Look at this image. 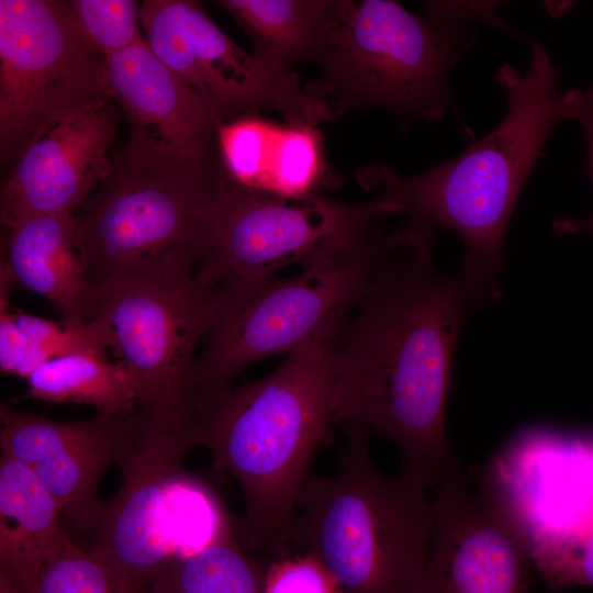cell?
Masks as SVG:
<instances>
[{"label":"cell","mask_w":593,"mask_h":593,"mask_svg":"<svg viewBox=\"0 0 593 593\" xmlns=\"http://www.w3.org/2000/svg\"><path fill=\"white\" fill-rule=\"evenodd\" d=\"M434 233L402 223L333 345L334 422L392 440L433 491L462 473L446 429L454 351L480 303L433 260Z\"/></svg>","instance_id":"cell-1"},{"label":"cell","mask_w":593,"mask_h":593,"mask_svg":"<svg viewBox=\"0 0 593 593\" xmlns=\"http://www.w3.org/2000/svg\"><path fill=\"white\" fill-rule=\"evenodd\" d=\"M560 75L547 48L535 42L525 74L508 64L499 68L495 80L506 94V113L483 138L418 174L401 175L382 163L356 172L359 184L387 197L405 224L433 233L450 230L461 238L457 272L480 304L501 295L513 212L549 135L566 120Z\"/></svg>","instance_id":"cell-2"},{"label":"cell","mask_w":593,"mask_h":593,"mask_svg":"<svg viewBox=\"0 0 593 593\" xmlns=\"http://www.w3.org/2000/svg\"><path fill=\"white\" fill-rule=\"evenodd\" d=\"M335 339L310 342L266 377L227 385L197 403V444L243 492L245 508L234 528L248 552L272 560L292 551L299 499L334 423Z\"/></svg>","instance_id":"cell-3"},{"label":"cell","mask_w":593,"mask_h":593,"mask_svg":"<svg viewBox=\"0 0 593 593\" xmlns=\"http://www.w3.org/2000/svg\"><path fill=\"white\" fill-rule=\"evenodd\" d=\"M423 14L394 0H345L320 74L305 91L335 118L380 108L403 128L454 111L450 75L477 41V25L507 30L493 2L428 1Z\"/></svg>","instance_id":"cell-4"},{"label":"cell","mask_w":593,"mask_h":593,"mask_svg":"<svg viewBox=\"0 0 593 593\" xmlns=\"http://www.w3.org/2000/svg\"><path fill=\"white\" fill-rule=\"evenodd\" d=\"M429 490L411 469L382 473L366 429L348 425L337 471L302 490L291 548L316 556L342 593H414L433 533Z\"/></svg>","instance_id":"cell-5"},{"label":"cell","mask_w":593,"mask_h":593,"mask_svg":"<svg viewBox=\"0 0 593 593\" xmlns=\"http://www.w3.org/2000/svg\"><path fill=\"white\" fill-rule=\"evenodd\" d=\"M387 219L369 220L293 276L219 286L221 311L193 366V399L230 385L257 360L335 339L390 243Z\"/></svg>","instance_id":"cell-6"},{"label":"cell","mask_w":593,"mask_h":593,"mask_svg":"<svg viewBox=\"0 0 593 593\" xmlns=\"http://www.w3.org/2000/svg\"><path fill=\"white\" fill-rule=\"evenodd\" d=\"M142 416L132 449L120 465L122 484L104 503L89 548L134 593H144L171 564L235 535L217 492L183 465L198 445L194 411Z\"/></svg>","instance_id":"cell-7"},{"label":"cell","mask_w":593,"mask_h":593,"mask_svg":"<svg viewBox=\"0 0 593 593\" xmlns=\"http://www.w3.org/2000/svg\"><path fill=\"white\" fill-rule=\"evenodd\" d=\"M224 186L136 170L114 156L109 177L72 215L89 278L194 277Z\"/></svg>","instance_id":"cell-8"},{"label":"cell","mask_w":593,"mask_h":593,"mask_svg":"<svg viewBox=\"0 0 593 593\" xmlns=\"http://www.w3.org/2000/svg\"><path fill=\"white\" fill-rule=\"evenodd\" d=\"M107 59L68 1L0 0V154L14 159L64 120L105 100Z\"/></svg>","instance_id":"cell-9"},{"label":"cell","mask_w":593,"mask_h":593,"mask_svg":"<svg viewBox=\"0 0 593 593\" xmlns=\"http://www.w3.org/2000/svg\"><path fill=\"white\" fill-rule=\"evenodd\" d=\"M94 283L96 316L111 328L112 349L132 379L142 415L192 409L197 348L221 311L220 287L197 275L181 280L118 276Z\"/></svg>","instance_id":"cell-10"},{"label":"cell","mask_w":593,"mask_h":593,"mask_svg":"<svg viewBox=\"0 0 593 593\" xmlns=\"http://www.w3.org/2000/svg\"><path fill=\"white\" fill-rule=\"evenodd\" d=\"M141 22L157 59L226 121L260 111H276L296 126L317 127L336 119L323 101L305 91L292 68L245 52L195 1H143Z\"/></svg>","instance_id":"cell-11"},{"label":"cell","mask_w":593,"mask_h":593,"mask_svg":"<svg viewBox=\"0 0 593 593\" xmlns=\"http://www.w3.org/2000/svg\"><path fill=\"white\" fill-rule=\"evenodd\" d=\"M384 212L378 195L359 203L338 202L322 193L287 199L227 182L212 205L197 276L216 287L277 275L292 265L301 268Z\"/></svg>","instance_id":"cell-12"},{"label":"cell","mask_w":593,"mask_h":593,"mask_svg":"<svg viewBox=\"0 0 593 593\" xmlns=\"http://www.w3.org/2000/svg\"><path fill=\"white\" fill-rule=\"evenodd\" d=\"M108 94L124 113L130 168L212 186L227 182L219 152L220 110L169 70L146 41L107 59Z\"/></svg>","instance_id":"cell-13"},{"label":"cell","mask_w":593,"mask_h":593,"mask_svg":"<svg viewBox=\"0 0 593 593\" xmlns=\"http://www.w3.org/2000/svg\"><path fill=\"white\" fill-rule=\"evenodd\" d=\"M482 474L528 541L540 569L571 548L593 519V439L525 434Z\"/></svg>","instance_id":"cell-14"},{"label":"cell","mask_w":593,"mask_h":593,"mask_svg":"<svg viewBox=\"0 0 593 593\" xmlns=\"http://www.w3.org/2000/svg\"><path fill=\"white\" fill-rule=\"evenodd\" d=\"M433 494V533L414 593H529L528 541L482 475L462 472Z\"/></svg>","instance_id":"cell-15"},{"label":"cell","mask_w":593,"mask_h":593,"mask_svg":"<svg viewBox=\"0 0 593 593\" xmlns=\"http://www.w3.org/2000/svg\"><path fill=\"white\" fill-rule=\"evenodd\" d=\"M142 421L138 409L61 422L1 404V452L32 470L57 502L68 532L92 534L104 508L100 479L124 461Z\"/></svg>","instance_id":"cell-16"},{"label":"cell","mask_w":593,"mask_h":593,"mask_svg":"<svg viewBox=\"0 0 593 593\" xmlns=\"http://www.w3.org/2000/svg\"><path fill=\"white\" fill-rule=\"evenodd\" d=\"M118 111L110 98L64 120L32 144L1 188L4 227L32 216L74 215L109 177Z\"/></svg>","instance_id":"cell-17"},{"label":"cell","mask_w":593,"mask_h":593,"mask_svg":"<svg viewBox=\"0 0 593 593\" xmlns=\"http://www.w3.org/2000/svg\"><path fill=\"white\" fill-rule=\"evenodd\" d=\"M8 231L2 265L12 280L47 300L60 322L91 321L96 316V283L78 249L74 216H32Z\"/></svg>","instance_id":"cell-18"},{"label":"cell","mask_w":593,"mask_h":593,"mask_svg":"<svg viewBox=\"0 0 593 593\" xmlns=\"http://www.w3.org/2000/svg\"><path fill=\"white\" fill-rule=\"evenodd\" d=\"M66 533L52 494L29 467L1 452L0 574L27 593Z\"/></svg>","instance_id":"cell-19"},{"label":"cell","mask_w":593,"mask_h":593,"mask_svg":"<svg viewBox=\"0 0 593 593\" xmlns=\"http://www.w3.org/2000/svg\"><path fill=\"white\" fill-rule=\"evenodd\" d=\"M249 34L256 54L273 65L292 68L317 61L327 51L345 0H222Z\"/></svg>","instance_id":"cell-20"},{"label":"cell","mask_w":593,"mask_h":593,"mask_svg":"<svg viewBox=\"0 0 593 593\" xmlns=\"http://www.w3.org/2000/svg\"><path fill=\"white\" fill-rule=\"evenodd\" d=\"M31 396L56 403L91 405L97 413H124L138 409L131 377L108 357L78 354L40 366L27 379Z\"/></svg>","instance_id":"cell-21"},{"label":"cell","mask_w":593,"mask_h":593,"mask_svg":"<svg viewBox=\"0 0 593 593\" xmlns=\"http://www.w3.org/2000/svg\"><path fill=\"white\" fill-rule=\"evenodd\" d=\"M265 568L235 534L171 564L144 593H262Z\"/></svg>","instance_id":"cell-22"},{"label":"cell","mask_w":593,"mask_h":593,"mask_svg":"<svg viewBox=\"0 0 593 593\" xmlns=\"http://www.w3.org/2000/svg\"><path fill=\"white\" fill-rule=\"evenodd\" d=\"M316 127L280 125L269 156L264 193L302 199L317 191L325 164Z\"/></svg>","instance_id":"cell-23"},{"label":"cell","mask_w":593,"mask_h":593,"mask_svg":"<svg viewBox=\"0 0 593 593\" xmlns=\"http://www.w3.org/2000/svg\"><path fill=\"white\" fill-rule=\"evenodd\" d=\"M27 593H134L105 561L75 545L66 533Z\"/></svg>","instance_id":"cell-24"},{"label":"cell","mask_w":593,"mask_h":593,"mask_svg":"<svg viewBox=\"0 0 593 593\" xmlns=\"http://www.w3.org/2000/svg\"><path fill=\"white\" fill-rule=\"evenodd\" d=\"M279 124L246 114L221 124L219 152L227 181L262 192L269 156Z\"/></svg>","instance_id":"cell-25"},{"label":"cell","mask_w":593,"mask_h":593,"mask_svg":"<svg viewBox=\"0 0 593 593\" xmlns=\"http://www.w3.org/2000/svg\"><path fill=\"white\" fill-rule=\"evenodd\" d=\"M69 8L86 41L105 58L145 41L141 4L132 0H71Z\"/></svg>","instance_id":"cell-26"},{"label":"cell","mask_w":593,"mask_h":593,"mask_svg":"<svg viewBox=\"0 0 593 593\" xmlns=\"http://www.w3.org/2000/svg\"><path fill=\"white\" fill-rule=\"evenodd\" d=\"M14 315L22 332L35 340L51 360L78 354L108 357L107 349L113 346L111 328L100 316L83 324H66L22 312Z\"/></svg>","instance_id":"cell-27"},{"label":"cell","mask_w":593,"mask_h":593,"mask_svg":"<svg viewBox=\"0 0 593 593\" xmlns=\"http://www.w3.org/2000/svg\"><path fill=\"white\" fill-rule=\"evenodd\" d=\"M262 593H342L322 561L309 552L288 553L266 564Z\"/></svg>","instance_id":"cell-28"},{"label":"cell","mask_w":593,"mask_h":593,"mask_svg":"<svg viewBox=\"0 0 593 593\" xmlns=\"http://www.w3.org/2000/svg\"><path fill=\"white\" fill-rule=\"evenodd\" d=\"M562 96L566 120L577 122L583 130L588 152L585 172L593 187V85ZM552 231L559 235H593V211L585 219L557 217L552 221Z\"/></svg>","instance_id":"cell-29"},{"label":"cell","mask_w":593,"mask_h":593,"mask_svg":"<svg viewBox=\"0 0 593 593\" xmlns=\"http://www.w3.org/2000/svg\"><path fill=\"white\" fill-rule=\"evenodd\" d=\"M540 573L555 589L578 584L593 586V519L584 535Z\"/></svg>","instance_id":"cell-30"}]
</instances>
